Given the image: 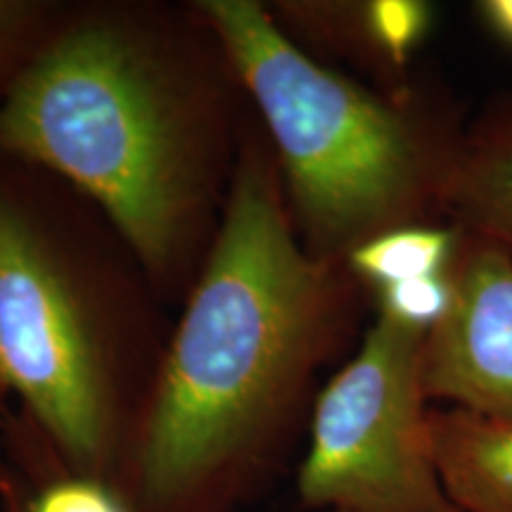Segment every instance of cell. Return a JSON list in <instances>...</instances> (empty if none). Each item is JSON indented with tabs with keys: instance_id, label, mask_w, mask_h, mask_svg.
<instances>
[{
	"instance_id": "obj_13",
	"label": "cell",
	"mask_w": 512,
	"mask_h": 512,
	"mask_svg": "<svg viewBox=\"0 0 512 512\" xmlns=\"http://www.w3.org/2000/svg\"><path fill=\"white\" fill-rule=\"evenodd\" d=\"M370 299L375 316H387L427 332L444 316L451 302V268L441 275L382 287L370 294Z\"/></svg>"
},
{
	"instance_id": "obj_1",
	"label": "cell",
	"mask_w": 512,
	"mask_h": 512,
	"mask_svg": "<svg viewBox=\"0 0 512 512\" xmlns=\"http://www.w3.org/2000/svg\"><path fill=\"white\" fill-rule=\"evenodd\" d=\"M368 311L370 292L347 264L304 249L254 119L119 494L136 512H238L256 501L306 441L323 373L354 354Z\"/></svg>"
},
{
	"instance_id": "obj_10",
	"label": "cell",
	"mask_w": 512,
	"mask_h": 512,
	"mask_svg": "<svg viewBox=\"0 0 512 512\" xmlns=\"http://www.w3.org/2000/svg\"><path fill=\"white\" fill-rule=\"evenodd\" d=\"M5 456L22 479V512H136L110 482L69 472L17 408L5 430Z\"/></svg>"
},
{
	"instance_id": "obj_4",
	"label": "cell",
	"mask_w": 512,
	"mask_h": 512,
	"mask_svg": "<svg viewBox=\"0 0 512 512\" xmlns=\"http://www.w3.org/2000/svg\"><path fill=\"white\" fill-rule=\"evenodd\" d=\"M197 3L238 64L306 252L347 264L384 233L448 223L472 114L448 83L375 86L299 48L266 0Z\"/></svg>"
},
{
	"instance_id": "obj_6",
	"label": "cell",
	"mask_w": 512,
	"mask_h": 512,
	"mask_svg": "<svg viewBox=\"0 0 512 512\" xmlns=\"http://www.w3.org/2000/svg\"><path fill=\"white\" fill-rule=\"evenodd\" d=\"M458 230L451 302L422 342V389L432 406L512 420V254Z\"/></svg>"
},
{
	"instance_id": "obj_11",
	"label": "cell",
	"mask_w": 512,
	"mask_h": 512,
	"mask_svg": "<svg viewBox=\"0 0 512 512\" xmlns=\"http://www.w3.org/2000/svg\"><path fill=\"white\" fill-rule=\"evenodd\" d=\"M458 238L460 230L453 223L392 230L358 247L347 259V268L373 294L406 280L446 273L456 256Z\"/></svg>"
},
{
	"instance_id": "obj_5",
	"label": "cell",
	"mask_w": 512,
	"mask_h": 512,
	"mask_svg": "<svg viewBox=\"0 0 512 512\" xmlns=\"http://www.w3.org/2000/svg\"><path fill=\"white\" fill-rule=\"evenodd\" d=\"M425 332L375 316L313 406L297 496L328 512H463L427 446Z\"/></svg>"
},
{
	"instance_id": "obj_14",
	"label": "cell",
	"mask_w": 512,
	"mask_h": 512,
	"mask_svg": "<svg viewBox=\"0 0 512 512\" xmlns=\"http://www.w3.org/2000/svg\"><path fill=\"white\" fill-rule=\"evenodd\" d=\"M472 12L486 34L512 50V0H477Z\"/></svg>"
},
{
	"instance_id": "obj_9",
	"label": "cell",
	"mask_w": 512,
	"mask_h": 512,
	"mask_svg": "<svg viewBox=\"0 0 512 512\" xmlns=\"http://www.w3.org/2000/svg\"><path fill=\"white\" fill-rule=\"evenodd\" d=\"M448 223L512 254V91H498L467 121L448 192Z\"/></svg>"
},
{
	"instance_id": "obj_16",
	"label": "cell",
	"mask_w": 512,
	"mask_h": 512,
	"mask_svg": "<svg viewBox=\"0 0 512 512\" xmlns=\"http://www.w3.org/2000/svg\"><path fill=\"white\" fill-rule=\"evenodd\" d=\"M12 394L8 389V382H5L3 373H0V479H3L5 470H8V456H5V430H8V420L12 413Z\"/></svg>"
},
{
	"instance_id": "obj_2",
	"label": "cell",
	"mask_w": 512,
	"mask_h": 512,
	"mask_svg": "<svg viewBox=\"0 0 512 512\" xmlns=\"http://www.w3.org/2000/svg\"><path fill=\"white\" fill-rule=\"evenodd\" d=\"M254 119L197 0H64L0 105V155L98 204L178 309L219 235Z\"/></svg>"
},
{
	"instance_id": "obj_8",
	"label": "cell",
	"mask_w": 512,
	"mask_h": 512,
	"mask_svg": "<svg viewBox=\"0 0 512 512\" xmlns=\"http://www.w3.org/2000/svg\"><path fill=\"white\" fill-rule=\"evenodd\" d=\"M427 446L444 491L460 510L512 512V420L430 406Z\"/></svg>"
},
{
	"instance_id": "obj_3",
	"label": "cell",
	"mask_w": 512,
	"mask_h": 512,
	"mask_svg": "<svg viewBox=\"0 0 512 512\" xmlns=\"http://www.w3.org/2000/svg\"><path fill=\"white\" fill-rule=\"evenodd\" d=\"M174 318L98 204L0 155V373L69 472L117 489Z\"/></svg>"
},
{
	"instance_id": "obj_12",
	"label": "cell",
	"mask_w": 512,
	"mask_h": 512,
	"mask_svg": "<svg viewBox=\"0 0 512 512\" xmlns=\"http://www.w3.org/2000/svg\"><path fill=\"white\" fill-rule=\"evenodd\" d=\"M62 8L64 0H0V105L53 31Z\"/></svg>"
},
{
	"instance_id": "obj_15",
	"label": "cell",
	"mask_w": 512,
	"mask_h": 512,
	"mask_svg": "<svg viewBox=\"0 0 512 512\" xmlns=\"http://www.w3.org/2000/svg\"><path fill=\"white\" fill-rule=\"evenodd\" d=\"M0 510L22 512V479L8 463L3 479H0Z\"/></svg>"
},
{
	"instance_id": "obj_7",
	"label": "cell",
	"mask_w": 512,
	"mask_h": 512,
	"mask_svg": "<svg viewBox=\"0 0 512 512\" xmlns=\"http://www.w3.org/2000/svg\"><path fill=\"white\" fill-rule=\"evenodd\" d=\"M280 29L316 60L375 83L401 86L437 24L427 0H271Z\"/></svg>"
}]
</instances>
